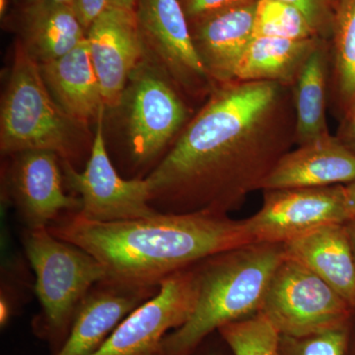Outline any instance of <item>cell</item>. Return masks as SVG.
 Masks as SVG:
<instances>
[{
	"label": "cell",
	"instance_id": "obj_4",
	"mask_svg": "<svg viewBox=\"0 0 355 355\" xmlns=\"http://www.w3.org/2000/svg\"><path fill=\"white\" fill-rule=\"evenodd\" d=\"M86 128L55 101L40 65L18 41L0 108L2 155L49 150L71 163L79 153Z\"/></svg>",
	"mask_w": 355,
	"mask_h": 355
},
{
	"label": "cell",
	"instance_id": "obj_28",
	"mask_svg": "<svg viewBox=\"0 0 355 355\" xmlns=\"http://www.w3.org/2000/svg\"><path fill=\"white\" fill-rule=\"evenodd\" d=\"M109 6V0H74L73 7L86 32Z\"/></svg>",
	"mask_w": 355,
	"mask_h": 355
},
{
	"label": "cell",
	"instance_id": "obj_26",
	"mask_svg": "<svg viewBox=\"0 0 355 355\" xmlns=\"http://www.w3.org/2000/svg\"><path fill=\"white\" fill-rule=\"evenodd\" d=\"M297 8L307 18L320 38H331L334 4L331 0H279Z\"/></svg>",
	"mask_w": 355,
	"mask_h": 355
},
{
	"label": "cell",
	"instance_id": "obj_17",
	"mask_svg": "<svg viewBox=\"0 0 355 355\" xmlns=\"http://www.w3.org/2000/svg\"><path fill=\"white\" fill-rule=\"evenodd\" d=\"M287 258L329 284L355 311V257L345 223H331L284 243Z\"/></svg>",
	"mask_w": 355,
	"mask_h": 355
},
{
	"label": "cell",
	"instance_id": "obj_5",
	"mask_svg": "<svg viewBox=\"0 0 355 355\" xmlns=\"http://www.w3.org/2000/svg\"><path fill=\"white\" fill-rule=\"evenodd\" d=\"M26 254L36 277L35 292L42 306V328L51 338L69 333L83 299L106 277L94 257L58 239L48 228L27 229Z\"/></svg>",
	"mask_w": 355,
	"mask_h": 355
},
{
	"label": "cell",
	"instance_id": "obj_8",
	"mask_svg": "<svg viewBox=\"0 0 355 355\" xmlns=\"http://www.w3.org/2000/svg\"><path fill=\"white\" fill-rule=\"evenodd\" d=\"M98 118L91 153L85 169L79 172L71 163L62 161L64 182L81 202L79 214L98 222L146 218L158 214L151 205L146 179L121 178L107 151L104 137L105 112Z\"/></svg>",
	"mask_w": 355,
	"mask_h": 355
},
{
	"label": "cell",
	"instance_id": "obj_10",
	"mask_svg": "<svg viewBox=\"0 0 355 355\" xmlns=\"http://www.w3.org/2000/svg\"><path fill=\"white\" fill-rule=\"evenodd\" d=\"M147 53L177 88L193 97L216 87L198 57L179 0H139L135 11Z\"/></svg>",
	"mask_w": 355,
	"mask_h": 355
},
{
	"label": "cell",
	"instance_id": "obj_1",
	"mask_svg": "<svg viewBox=\"0 0 355 355\" xmlns=\"http://www.w3.org/2000/svg\"><path fill=\"white\" fill-rule=\"evenodd\" d=\"M295 144L291 86L219 84L146 178L161 212L228 214L261 184Z\"/></svg>",
	"mask_w": 355,
	"mask_h": 355
},
{
	"label": "cell",
	"instance_id": "obj_14",
	"mask_svg": "<svg viewBox=\"0 0 355 355\" xmlns=\"http://www.w3.org/2000/svg\"><path fill=\"white\" fill-rule=\"evenodd\" d=\"M257 2L250 0L193 21V44L211 80L235 81L236 70L254 37Z\"/></svg>",
	"mask_w": 355,
	"mask_h": 355
},
{
	"label": "cell",
	"instance_id": "obj_30",
	"mask_svg": "<svg viewBox=\"0 0 355 355\" xmlns=\"http://www.w3.org/2000/svg\"><path fill=\"white\" fill-rule=\"evenodd\" d=\"M345 197L349 219L355 218V181L345 184Z\"/></svg>",
	"mask_w": 355,
	"mask_h": 355
},
{
	"label": "cell",
	"instance_id": "obj_19",
	"mask_svg": "<svg viewBox=\"0 0 355 355\" xmlns=\"http://www.w3.org/2000/svg\"><path fill=\"white\" fill-rule=\"evenodd\" d=\"M20 43L39 65L64 57L86 38L71 6L23 8Z\"/></svg>",
	"mask_w": 355,
	"mask_h": 355
},
{
	"label": "cell",
	"instance_id": "obj_36",
	"mask_svg": "<svg viewBox=\"0 0 355 355\" xmlns=\"http://www.w3.org/2000/svg\"><path fill=\"white\" fill-rule=\"evenodd\" d=\"M211 355H217V354H211Z\"/></svg>",
	"mask_w": 355,
	"mask_h": 355
},
{
	"label": "cell",
	"instance_id": "obj_12",
	"mask_svg": "<svg viewBox=\"0 0 355 355\" xmlns=\"http://www.w3.org/2000/svg\"><path fill=\"white\" fill-rule=\"evenodd\" d=\"M10 157L6 190L27 229L48 228L62 214L80 210V200L64 191L57 153L28 150Z\"/></svg>",
	"mask_w": 355,
	"mask_h": 355
},
{
	"label": "cell",
	"instance_id": "obj_18",
	"mask_svg": "<svg viewBox=\"0 0 355 355\" xmlns=\"http://www.w3.org/2000/svg\"><path fill=\"white\" fill-rule=\"evenodd\" d=\"M55 101L73 120L87 128L106 108L97 74L89 55L87 39L53 62L40 65Z\"/></svg>",
	"mask_w": 355,
	"mask_h": 355
},
{
	"label": "cell",
	"instance_id": "obj_13",
	"mask_svg": "<svg viewBox=\"0 0 355 355\" xmlns=\"http://www.w3.org/2000/svg\"><path fill=\"white\" fill-rule=\"evenodd\" d=\"M86 39L105 106L118 108L128 79L146 53L135 11L109 6L89 27Z\"/></svg>",
	"mask_w": 355,
	"mask_h": 355
},
{
	"label": "cell",
	"instance_id": "obj_7",
	"mask_svg": "<svg viewBox=\"0 0 355 355\" xmlns=\"http://www.w3.org/2000/svg\"><path fill=\"white\" fill-rule=\"evenodd\" d=\"M144 55L121 98L125 135L137 164L157 158L188 120L189 111L171 79L150 55Z\"/></svg>",
	"mask_w": 355,
	"mask_h": 355
},
{
	"label": "cell",
	"instance_id": "obj_29",
	"mask_svg": "<svg viewBox=\"0 0 355 355\" xmlns=\"http://www.w3.org/2000/svg\"><path fill=\"white\" fill-rule=\"evenodd\" d=\"M343 120L336 133V139L355 154V102L343 112Z\"/></svg>",
	"mask_w": 355,
	"mask_h": 355
},
{
	"label": "cell",
	"instance_id": "obj_2",
	"mask_svg": "<svg viewBox=\"0 0 355 355\" xmlns=\"http://www.w3.org/2000/svg\"><path fill=\"white\" fill-rule=\"evenodd\" d=\"M49 230L94 257L106 273L104 282L130 288L158 289L175 273L252 243L244 220L214 211H159L116 222L67 212Z\"/></svg>",
	"mask_w": 355,
	"mask_h": 355
},
{
	"label": "cell",
	"instance_id": "obj_11",
	"mask_svg": "<svg viewBox=\"0 0 355 355\" xmlns=\"http://www.w3.org/2000/svg\"><path fill=\"white\" fill-rule=\"evenodd\" d=\"M263 191L261 209L244 219L252 243H284L331 223L349 220L345 184Z\"/></svg>",
	"mask_w": 355,
	"mask_h": 355
},
{
	"label": "cell",
	"instance_id": "obj_35",
	"mask_svg": "<svg viewBox=\"0 0 355 355\" xmlns=\"http://www.w3.org/2000/svg\"><path fill=\"white\" fill-rule=\"evenodd\" d=\"M149 355H164V354H163L162 349H161V350H159V352H154V354H149Z\"/></svg>",
	"mask_w": 355,
	"mask_h": 355
},
{
	"label": "cell",
	"instance_id": "obj_31",
	"mask_svg": "<svg viewBox=\"0 0 355 355\" xmlns=\"http://www.w3.org/2000/svg\"><path fill=\"white\" fill-rule=\"evenodd\" d=\"M74 0H23V8L28 7L71 6Z\"/></svg>",
	"mask_w": 355,
	"mask_h": 355
},
{
	"label": "cell",
	"instance_id": "obj_9",
	"mask_svg": "<svg viewBox=\"0 0 355 355\" xmlns=\"http://www.w3.org/2000/svg\"><path fill=\"white\" fill-rule=\"evenodd\" d=\"M198 297L197 266L161 282L157 292L130 312L92 355H149L161 350L165 336L183 326Z\"/></svg>",
	"mask_w": 355,
	"mask_h": 355
},
{
	"label": "cell",
	"instance_id": "obj_21",
	"mask_svg": "<svg viewBox=\"0 0 355 355\" xmlns=\"http://www.w3.org/2000/svg\"><path fill=\"white\" fill-rule=\"evenodd\" d=\"M328 67V44L326 40H322L292 86L297 146L330 135L326 120Z\"/></svg>",
	"mask_w": 355,
	"mask_h": 355
},
{
	"label": "cell",
	"instance_id": "obj_23",
	"mask_svg": "<svg viewBox=\"0 0 355 355\" xmlns=\"http://www.w3.org/2000/svg\"><path fill=\"white\" fill-rule=\"evenodd\" d=\"M254 37L288 40L320 38L301 11L279 0H258Z\"/></svg>",
	"mask_w": 355,
	"mask_h": 355
},
{
	"label": "cell",
	"instance_id": "obj_15",
	"mask_svg": "<svg viewBox=\"0 0 355 355\" xmlns=\"http://www.w3.org/2000/svg\"><path fill=\"white\" fill-rule=\"evenodd\" d=\"M158 289L130 288L102 282L83 299L57 355H92L118 324Z\"/></svg>",
	"mask_w": 355,
	"mask_h": 355
},
{
	"label": "cell",
	"instance_id": "obj_16",
	"mask_svg": "<svg viewBox=\"0 0 355 355\" xmlns=\"http://www.w3.org/2000/svg\"><path fill=\"white\" fill-rule=\"evenodd\" d=\"M355 181V154L329 135L298 146L279 159L261 191L322 188Z\"/></svg>",
	"mask_w": 355,
	"mask_h": 355
},
{
	"label": "cell",
	"instance_id": "obj_27",
	"mask_svg": "<svg viewBox=\"0 0 355 355\" xmlns=\"http://www.w3.org/2000/svg\"><path fill=\"white\" fill-rule=\"evenodd\" d=\"M247 1L250 0H183L182 6L188 20L193 22L210 14L239 6Z\"/></svg>",
	"mask_w": 355,
	"mask_h": 355
},
{
	"label": "cell",
	"instance_id": "obj_6",
	"mask_svg": "<svg viewBox=\"0 0 355 355\" xmlns=\"http://www.w3.org/2000/svg\"><path fill=\"white\" fill-rule=\"evenodd\" d=\"M354 311L333 287L286 256L259 313L280 336H303L347 326Z\"/></svg>",
	"mask_w": 355,
	"mask_h": 355
},
{
	"label": "cell",
	"instance_id": "obj_25",
	"mask_svg": "<svg viewBox=\"0 0 355 355\" xmlns=\"http://www.w3.org/2000/svg\"><path fill=\"white\" fill-rule=\"evenodd\" d=\"M347 326L303 336H280L279 355H347Z\"/></svg>",
	"mask_w": 355,
	"mask_h": 355
},
{
	"label": "cell",
	"instance_id": "obj_24",
	"mask_svg": "<svg viewBox=\"0 0 355 355\" xmlns=\"http://www.w3.org/2000/svg\"><path fill=\"white\" fill-rule=\"evenodd\" d=\"M234 355H279V331L261 313L218 330Z\"/></svg>",
	"mask_w": 355,
	"mask_h": 355
},
{
	"label": "cell",
	"instance_id": "obj_33",
	"mask_svg": "<svg viewBox=\"0 0 355 355\" xmlns=\"http://www.w3.org/2000/svg\"><path fill=\"white\" fill-rule=\"evenodd\" d=\"M345 225H347V231H349L350 242H352L355 257V218L349 219V221L345 222Z\"/></svg>",
	"mask_w": 355,
	"mask_h": 355
},
{
	"label": "cell",
	"instance_id": "obj_34",
	"mask_svg": "<svg viewBox=\"0 0 355 355\" xmlns=\"http://www.w3.org/2000/svg\"><path fill=\"white\" fill-rule=\"evenodd\" d=\"M7 0H0V14L3 16L6 12Z\"/></svg>",
	"mask_w": 355,
	"mask_h": 355
},
{
	"label": "cell",
	"instance_id": "obj_32",
	"mask_svg": "<svg viewBox=\"0 0 355 355\" xmlns=\"http://www.w3.org/2000/svg\"><path fill=\"white\" fill-rule=\"evenodd\" d=\"M139 0H109V6L125 9V10L135 11V7Z\"/></svg>",
	"mask_w": 355,
	"mask_h": 355
},
{
	"label": "cell",
	"instance_id": "obj_20",
	"mask_svg": "<svg viewBox=\"0 0 355 355\" xmlns=\"http://www.w3.org/2000/svg\"><path fill=\"white\" fill-rule=\"evenodd\" d=\"M322 40L254 37L236 70L235 81H270L292 87Z\"/></svg>",
	"mask_w": 355,
	"mask_h": 355
},
{
	"label": "cell",
	"instance_id": "obj_22",
	"mask_svg": "<svg viewBox=\"0 0 355 355\" xmlns=\"http://www.w3.org/2000/svg\"><path fill=\"white\" fill-rule=\"evenodd\" d=\"M334 84L343 112L355 102V0H335Z\"/></svg>",
	"mask_w": 355,
	"mask_h": 355
},
{
	"label": "cell",
	"instance_id": "obj_3",
	"mask_svg": "<svg viewBox=\"0 0 355 355\" xmlns=\"http://www.w3.org/2000/svg\"><path fill=\"white\" fill-rule=\"evenodd\" d=\"M284 245L250 243L198 263V297L190 319L165 336L164 355H191L212 331L260 312Z\"/></svg>",
	"mask_w": 355,
	"mask_h": 355
}]
</instances>
